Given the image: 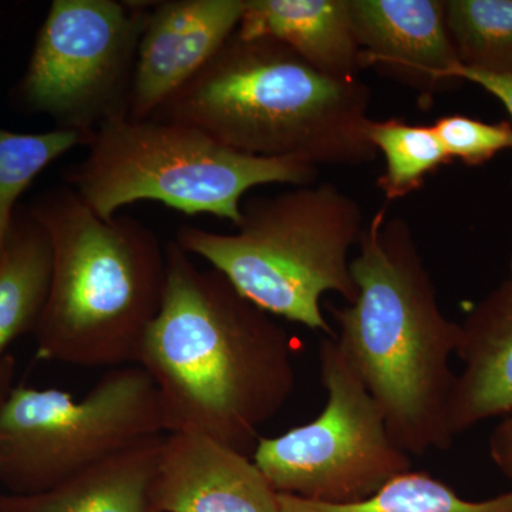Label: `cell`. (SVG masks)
<instances>
[{
    "label": "cell",
    "mask_w": 512,
    "mask_h": 512,
    "mask_svg": "<svg viewBox=\"0 0 512 512\" xmlns=\"http://www.w3.org/2000/svg\"><path fill=\"white\" fill-rule=\"evenodd\" d=\"M165 271L137 362L156 384L164 431H200L248 454L295 389L291 336L175 241L165 245Z\"/></svg>",
    "instance_id": "cell-1"
},
{
    "label": "cell",
    "mask_w": 512,
    "mask_h": 512,
    "mask_svg": "<svg viewBox=\"0 0 512 512\" xmlns=\"http://www.w3.org/2000/svg\"><path fill=\"white\" fill-rule=\"evenodd\" d=\"M350 262L356 301L332 306L336 340L379 406L390 436L409 456L446 451L448 409L461 328L444 315L403 218L380 208Z\"/></svg>",
    "instance_id": "cell-2"
},
{
    "label": "cell",
    "mask_w": 512,
    "mask_h": 512,
    "mask_svg": "<svg viewBox=\"0 0 512 512\" xmlns=\"http://www.w3.org/2000/svg\"><path fill=\"white\" fill-rule=\"evenodd\" d=\"M370 90L326 76L269 37H229L207 66L150 117L198 128L248 156L316 167L372 163Z\"/></svg>",
    "instance_id": "cell-3"
},
{
    "label": "cell",
    "mask_w": 512,
    "mask_h": 512,
    "mask_svg": "<svg viewBox=\"0 0 512 512\" xmlns=\"http://www.w3.org/2000/svg\"><path fill=\"white\" fill-rule=\"evenodd\" d=\"M28 208L53 252L37 357L82 367L137 365L164 296L165 245L156 232L127 215L103 220L67 185L42 192Z\"/></svg>",
    "instance_id": "cell-4"
},
{
    "label": "cell",
    "mask_w": 512,
    "mask_h": 512,
    "mask_svg": "<svg viewBox=\"0 0 512 512\" xmlns=\"http://www.w3.org/2000/svg\"><path fill=\"white\" fill-rule=\"evenodd\" d=\"M234 234L183 225L174 241L210 262L245 298L269 313L335 338L322 296L357 298L349 252L365 229L362 208L336 185H301L242 201Z\"/></svg>",
    "instance_id": "cell-5"
},
{
    "label": "cell",
    "mask_w": 512,
    "mask_h": 512,
    "mask_svg": "<svg viewBox=\"0 0 512 512\" xmlns=\"http://www.w3.org/2000/svg\"><path fill=\"white\" fill-rule=\"evenodd\" d=\"M318 167L298 157L248 156L198 128L154 119L110 121L64 185L103 220L140 201L161 202L185 215L211 214L238 227L242 198L264 184L316 183Z\"/></svg>",
    "instance_id": "cell-6"
},
{
    "label": "cell",
    "mask_w": 512,
    "mask_h": 512,
    "mask_svg": "<svg viewBox=\"0 0 512 512\" xmlns=\"http://www.w3.org/2000/svg\"><path fill=\"white\" fill-rule=\"evenodd\" d=\"M164 433L156 384L138 365L114 367L82 400L15 386L0 409V483L32 495Z\"/></svg>",
    "instance_id": "cell-7"
},
{
    "label": "cell",
    "mask_w": 512,
    "mask_h": 512,
    "mask_svg": "<svg viewBox=\"0 0 512 512\" xmlns=\"http://www.w3.org/2000/svg\"><path fill=\"white\" fill-rule=\"evenodd\" d=\"M151 2L55 0L12 100L56 128L96 136L126 119L138 43Z\"/></svg>",
    "instance_id": "cell-8"
},
{
    "label": "cell",
    "mask_w": 512,
    "mask_h": 512,
    "mask_svg": "<svg viewBox=\"0 0 512 512\" xmlns=\"http://www.w3.org/2000/svg\"><path fill=\"white\" fill-rule=\"evenodd\" d=\"M318 356L325 409L311 423L258 439L252 460L278 494L353 503L412 471V458L390 436L336 336L320 340Z\"/></svg>",
    "instance_id": "cell-9"
},
{
    "label": "cell",
    "mask_w": 512,
    "mask_h": 512,
    "mask_svg": "<svg viewBox=\"0 0 512 512\" xmlns=\"http://www.w3.org/2000/svg\"><path fill=\"white\" fill-rule=\"evenodd\" d=\"M245 0L151 2L138 43L133 120H147L194 79L238 30Z\"/></svg>",
    "instance_id": "cell-10"
},
{
    "label": "cell",
    "mask_w": 512,
    "mask_h": 512,
    "mask_svg": "<svg viewBox=\"0 0 512 512\" xmlns=\"http://www.w3.org/2000/svg\"><path fill=\"white\" fill-rule=\"evenodd\" d=\"M150 512H281L254 460L200 431L164 436Z\"/></svg>",
    "instance_id": "cell-11"
},
{
    "label": "cell",
    "mask_w": 512,
    "mask_h": 512,
    "mask_svg": "<svg viewBox=\"0 0 512 512\" xmlns=\"http://www.w3.org/2000/svg\"><path fill=\"white\" fill-rule=\"evenodd\" d=\"M360 66L431 99L454 79L460 60L443 0H350Z\"/></svg>",
    "instance_id": "cell-12"
},
{
    "label": "cell",
    "mask_w": 512,
    "mask_h": 512,
    "mask_svg": "<svg viewBox=\"0 0 512 512\" xmlns=\"http://www.w3.org/2000/svg\"><path fill=\"white\" fill-rule=\"evenodd\" d=\"M460 328L463 370L448 409L454 437L512 412V276L481 299Z\"/></svg>",
    "instance_id": "cell-13"
},
{
    "label": "cell",
    "mask_w": 512,
    "mask_h": 512,
    "mask_svg": "<svg viewBox=\"0 0 512 512\" xmlns=\"http://www.w3.org/2000/svg\"><path fill=\"white\" fill-rule=\"evenodd\" d=\"M237 33L278 40L326 76L359 79L350 0H245Z\"/></svg>",
    "instance_id": "cell-14"
},
{
    "label": "cell",
    "mask_w": 512,
    "mask_h": 512,
    "mask_svg": "<svg viewBox=\"0 0 512 512\" xmlns=\"http://www.w3.org/2000/svg\"><path fill=\"white\" fill-rule=\"evenodd\" d=\"M164 436L148 437L45 493L0 495V512H150Z\"/></svg>",
    "instance_id": "cell-15"
},
{
    "label": "cell",
    "mask_w": 512,
    "mask_h": 512,
    "mask_svg": "<svg viewBox=\"0 0 512 512\" xmlns=\"http://www.w3.org/2000/svg\"><path fill=\"white\" fill-rule=\"evenodd\" d=\"M52 242L46 228L16 208L0 262V357L20 336L35 333L52 281Z\"/></svg>",
    "instance_id": "cell-16"
},
{
    "label": "cell",
    "mask_w": 512,
    "mask_h": 512,
    "mask_svg": "<svg viewBox=\"0 0 512 512\" xmlns=\"http://www.w3.org/2000/svg\"><path fill=\"white\" fill-rule=\"evenodd\" d=\"M278 498L281 512H512V491L490 500L470 501L420 471L400 474L375 494L353 503H318L286 494Z\"/></svg>",
    "instance_id": "cell-17"
},
{
    "label": "cell",
    "mask_w": 512,
    "mask_h": 512,
    "mask_svg": "<svg viewBox=\"0 0 512 512\" xmlns=\"http://www.w3.org/2000/svg\"><path fill=\"white\" fill-rule=\"evenodd\" d=\"M444 5L461 66L512 76V0H446Z\"/></svg>",
    "instance_id": "cell-18"
},
{
    "label": "cell",
    "mask_w": 512,
    "mask_h": 512,
    "mask_svg": "<svg viewBox=\"0 0 512 512\" xmlns=\"http://www.w3.org/2000/svg\"><path fill=\"white\" fill-rule=\"evenodd\" d=\"M367 133L386 160L377 187L387 202L420 190L427 175L451 163L433 126H413L402 119L370 120Z\"/></svg>",
    "instance_id": "cell-19"
},
{
    "label": "cell",
    "mask_w": 512,
    "mask_h": 512,
    "mask_svg": "<svg viewBox=\"0 0 512 512\" xmlns=\"http://www.w3.org/2000/svg\"><path fill=\"white\" fill-rule=\"evenodd\" d=\"M94 137L60 128L23 134L0 127V262L20 195L47 165L73 148H89Z\"/></svg>",
    "instance_id": "cell-20"
},
{
    "label": "cell",
    "mask_w": 512,
    "mask_h": 512,
    "mask_svg": "<svg viewBox=\"0 0 512 512\" xmlns=\"http://www.w3.org/2000/svg\"><path fill=\"white\" fill-rule=\"evenodd\" d=\"M434 131L447 156L477 167L512 148V126L507 121L490 124L467 116H444L434 123Z\"/></svg>",
    "instance_id": "cell-21"
},
{
    "label": "cell",
    "mask_w": 512,
    "mask_h": 512,
    "mask_svg": "<svg viewBox=\"0 0 512 512\" xmlns=\"http://www.w3.org/2000/svg\"><path fill=\"white\" fill-rule=\"evenodd\" d=\"M454 79L457 82L464 80V82L474 83L477 86L483 87L485 92L493 94L494 97H497L504 104L512 119V76L478 72V70L458 66L456 73H454Z\"/></svg>",
    "instance_id": "cell-22"
},
{
    "label": "cell",
    "mask_w": 512,
    "mask_h": 512,
    "mask_svg": "<svg viewBox=\"0 0 512 512\" xmlns=\"http://www.w3.org/2000/svg\"><path fill=\"white\" fill-rule=\"evenodd\" d=\"M488 447L495 466L512 481V412L504 416L495 427Z\"/></svg>",
    "instance_id": "cell-23"
},
{
    "label": "cell",
    "mask_w": 512,
    "mask_h": 512,
    "mask_svg": "<svg viewBox=\"0 0 512 512\" xmlns=\"http://www.w3.org/2000/svg\"><path fill=\"white\" fill-rule=\"evenodd\" d=\"M16 375V359L15 356L8 355L0 357V409L8 399L10 392L13 390V380Z\"/></svg>",
    "instance_id": "cell-24"
},
{
    "label": "cell",
    "mask_w": 512,
    "mask_h": 512,
    "mask_svg": "<svg viewBox=\"0 0 512 512\" xmlns=\"http://www.w3.org/2000/svg\"><path fill=\"white\" fill-rule=\"evenodd\" d=\"M510 269H511V275L512 276V251H511V259H510Z\"/></svg>",
    "instance_id": "cell-25"
}]
</instances>
